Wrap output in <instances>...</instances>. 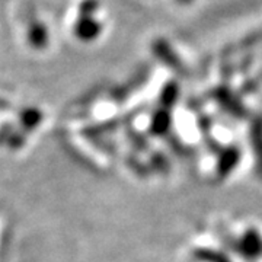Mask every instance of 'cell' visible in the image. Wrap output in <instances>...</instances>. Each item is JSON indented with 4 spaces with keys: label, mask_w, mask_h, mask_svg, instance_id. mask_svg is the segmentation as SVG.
Here are the masks:
<instances>
[{
    "label": "cell",
    "mask_w": 262,
    "mask_h": 262,
    "mask_svg": "<svg viewBox=\"0 0 262 262\" xmlns=\"http://www.w3.org/2000/svg\"><path fill=\"white\" fill-rule=\"evenodd\" d=\"M242 251L246 255H249V258H256V255L262 252V239L258 234V232H248L242 239Z\"/></svg>",
    "instance_id": "1"
},
{
    "label": "cell",
    "mask_w": 262,
    "mask_h": 262,
    "mask_svg": "<svg viewBox=\"0 0 262 262\" xmlns=\"http://www.w3.org/2000/svg\"><path fill=\"white\" fill-rule=\"evenodd\" d=\"M237 159H239V151L236 149L226 150L220 159V163H219V172L220 173H227L230 172L232 169L236 166L237 163Z\"/></svg>",
    "instance_id": "2"
},
{
    "label": "cell",
    "mask_w": 262,
    "mask_h": 262,
    "mask_svg": "<svg viewBox=\"0 0 262 262\" xmlns=\"http://www.w3.org/2000/svg\"><path fill=\"white\" fill-rule=\"evenodd\" d=\"M252 144L255 156H258L259 172L262 173V122H255L252 125Z\"/></svg>",
    "instance_id": "3"
},
{
    "label": "cell",
    "mask_w": 262,
    "mask_h": 262,
    "mask_svg": "<svg viewBox=\"0 0 262 262\" xmlns=\"http://www.w3.org/2000/svg\"><path fill=\"white\" fill-rule=\"evenodd\" d=\"M169 125V115L166 113H160L153 118V130L156 133H165Z\"/></svg>",
    "instance_id": "4"
}]
</instances>
